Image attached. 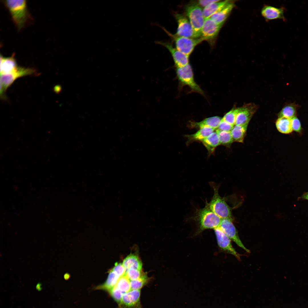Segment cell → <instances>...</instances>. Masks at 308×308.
Returning <instances> with one entry per match:
<instances>
[{
	"instance_id": "obj_1",
	"label": "cell",
	"mask_w": 308,
	"mask_h": 308,
	"mask_svg": "<svg viewBox=\"0 0 308 308\" xmlns=\"http://www.w3.org/2000/svg\"><path fill=\"white\" fill-rule=\"evenodd\" d=\"M16 27L20 31L31 23L32 19L25 0H8L4 1Z\"/></svg>"
},
{
	"instance_id": "obj_2",
	"label": "cell",
	"mask_w": 308,
	"mask_h": 308,
	"mask_svg": "<svg viewBox=\"0 0 308 308\" xmlns=\"http://www.w3.org/2000/svg\"><path fill=\"white\" fill-rule=\"evenodd\" d=\"M194 219L198 224V234L205 230L214 229L218 227L222 220L210 209L206 204L204 208L196 210Z\"/></svg>"
},
{
	"instance_id": "obj_3",
	"label": "cell",
	"mask_w": 308,
	"mask_h": 308,
	"mask_svg": "<svg viewBox=\"0 0 308 308\" xmlns=\"http://www.w3.org/2000/svg\"><path fill=\"white\" fill-rule=\"evenodd\" d=\"M213 189L214 194L209 202L206 201L207 204L210 209L221 219H232L231 209L224 199L219 195L218 186L213 182L210 183Z\"/></svg>"
},
{
	"instance_id": "obj_4",
	"label": "cell",
	"mask_w": 308,
	"mask_h": 308,
	"mask_svg": "<svg viewBox=\"0 0 308 308\" xmlns=\"http://www.w3.org/2000/svg\"><path fill=\"white\" fill-rule=\"evenodd\" d=\"M185 11L197 37H200L201 30L205 20L202 7L193 2L186 6Z\"/></svg>"
},
{
	"instance_id": "obj_5",
	"label": "cell",
	"mask_w": 308,
	"mask_h": 308,
	"mask_svg": "<svg viewBox=\"0 0 308 308\" xmlns=\"http://www.w3.org/2000/svg\"><path fill=\"white\" fill-rule=\"evenodd\" d=\"M162 28L174 42L176 48L189 56L195 47L205 40L202 37L195 38L178 36L170 33L164 27Z\"/></svg>"
},
{
	"instance_id": "obj_6",
	"label": "cell",
	"mask_w": 308,
	"mask_h": 308,
	"mask_svg": "<svg viewBox=\"0 0 308 308\" xmlns=\"http://www.w3.org/2000/svg\"><path fill=\"white\" fill-rule=\"evenodd\" d=\"M36 73V70L34 68L18 66L15 70L11 72L1 74V96H2V98L4 97L5 93L8 88L18 78Z\"/></svg>"
},
{
	"instance_id": "obj_7",
	"label": "cell",
	"mask_w": 308,
	"mask_h": 308,
	"mask_svg": "<svg viewBox=\"0 0 308 308\" xmlns=\"http://www.w3.org/2000/svg\"><path fill=\"white\" fill-rule=\"evenodd\" d=\"M176 73L182 86H187L192 91L204 95L203 91L194 80L192 69L189 63L184 66L176 68Z\"/></svg>"
},
{
	"instance_id": "obj_8",
	"label": "cell",
	"mask_w": 308,
	"mask_h": 308,
	"mask_svg": "<svg viewBox=\"0 0 308 308\" xmlns=\"http://www.w3.org/2000/svg\"><path fill=\"white\" fill-rule=\"evenodd\" d=\"M223 25L216 23L210 18L205 20L201 31V37L210 45L214 44Z\"/></svg>"
},
{
	"instance_id": "obj_9",
	"label": "cell",
	"mask_w": 308,
	"mask_h": 308,
	"mask_svg": "<svg viewBox=\"0 0 308 308\" xmlns=\"http://www.w3.org/2000/svg\"><path fill=\"white\" fill-rule=\"evenodd\" d=\"M174 16L178 27L175 34L177 36L192 38H198L189 20L184 15L175 13Z\"/></svg>"
},
{
	"instance_id": "obj_10",
	"label": "cell",
	"mask_w": 308,
	"mask_h": 308,
	"mask_svg": "<svg viewBox=\"0 0 308 308\" xmlns=\"http://www.w3.org/2000/svg\"><path fill=\"white\" fill-rule=\"evenodd\" d=\"M218 227L231 240L233 241L239 247L246 252H250V251L244 246L240 239L236 229L232 222V219H222Z\"/></svg>"
},
{
	"instance_id": "obj_11",
	"label": "cell",
	"mask_w": 308,
	"mask_h": 308,
	"mask_svg": "<svg viewBox=\"0 0 308 308\" xmlns=\"http://www.w3.org/2000/svg\"><path fill=\"white\" fill-rule=\"evenodd\" d=\"M141 290H132L123 294L118 308H142L141 303Z\"/></svg>"
},
{
	"instance_id": "obj_12",
	"label": "cell",
	"mask_w": 308,
	"mask_h": 308,
	"mask_svg": "<svg viewBox=\"0 0 308 308\" xmlns=\"http://www.w3.org/2000/svg\"><path fill=\"white\" fill-rule=\"evenodd\" d=\"M218 245L222 251L231 254L238 260L240 259V255L232 246L231 240L219 227L214 229Z\"/></svg>"
},
{
	"instance_id": "obj_13",
	"label": "cell",
	"mask_w": 308,
	"mask_h": 308,
	"mask_svg": "<svg viewBox=\"0 0 308 308\" xmlns=\"http://www.w3.org/2000/svg\"><path fill=\"white\" fill-rule=\"evenodd\" d=\"M156 43L164 46L169 51L176 68L182 67L189 64V56L174 47L171 43L163 41H157Z\"/></svg>"
},
{
	"instance_id": "obj_14",
	"label": "cell",
	"mask_w": 308,
	"mask_h": 308,
	"mask_svg": "<svg viewBox=\"0 0 308 308\" xmlns=\"http://www.w3.org/2000/svg\"><path fill=\"white\" fill-rule=\"evenodd\" d=\"M257 108L256 105L252 104L244 105L240 108L236 116L235 125H248Z\"/></svg>"
},
{
	"instance_id": "obj_15",
	"label": "cell",
	"mask_w": 308,
	"mask_h": 308,
	"mask_svg": "<svg viewBox=\"0 0 308 308\" xmlns=\"http://www.w3.org/2000/svg\"><path fill=\"white\" fill-rule=\"evenodd\" d=\"M261 13L262 16L267 21L277 19L285 20L283 8H278L271 6L265 5L262 9Z\"/></svg>"
},
{
	"instance_id": "obj_16",
	"label": "cell",
	"mask_w": 308,
	"mask_h": 308,
	"mask_svg": "<svg viewBox=\"0 0 308 308\" xmlns=\"http://www.w3.org/2000/svg\"><path fill=\"white\" fill-rule=\"evenodd\" d=\"M235 6L234 2L231 1L224 7L212 15L210 18L217 24L223 25Z\"/></svg>"
},
{
	"instance_id": "obj_17",
	"label": "cell",
	"mask_w": 308,
	"mask_h": 308,
	"mask_svg": "<svg viewBox=\"0 0 308 308\" xmlns=\"http://www.w3.org/2000/svg\"><path fill=\"white\" fill-rule=\"evenodd\" d=\"M18 67L14 55L5 57L1 55V74L9 73L15 70Z\"/></svg>"
},
{
	"instance_id": "obj_18",
	"label": "cell",
	"mask_w": 308,
	"mask_h": 308,
	"mask_svg": "<svg viewBox=\"0 0 308 308\" xmlns=\"http://www.w3.org/2000/svg\"><path fill=\"white\" fill-rule=\"evenodd\" d=\"M230 1V0H219L203 8V13L205 20L210 18L212 15L224 7Z\"/></svg>"
},
{
	"instance_id": "obj_19",
	"label": "cell",
	"mask_w": 308,
	"mask_h": 308,
	"mask_svg": "<svg viewBox=\"0 0 308 308\" xmlns=\"http://www.w3.org/2000/svg\"><path fill=\"white\" fill-rule=\"evenodd\" d=\"M108 278L105 282L95 288L96 289L102 290L109 292L115 286L120 278L117 275L112 271L109 270Z\"/></svg>"
},
{
	"instance_id": "obj_20",
	"label": "cell",
	"mask_w": 308,
	"mask_h": 308,
	"mask_svg": "<svg viewBox=\"0 0 308 308\" xmlns=\"http://www.w3.org/2000/svg\"><path fill=\"white\" fill-rule=\"evenodd\" d=\"M123 264L126 270V272L131 269H135L141 270L142 264L138 257L133 254H130L123 260Z\"/></svg>"
},
{
	"instance_id": "obj_21",
	"label": "cell",
	"mask_w": 308,
	"mask_h": 308,
	"mask_svg": "<svg viewBox=\"0 0 308 308\" xmlns=\"http://www.w3.org/2000/svg\"><path fill=\"white\" fill-rule=\"evenodd\" d=\"M221 118L218 116H215L205 118L198 122H193L192 125L195 127L200 128L204 127H208L217 129L221 121Z\"/></svg>"
},
{
	"instance_id": "obj_22",
	"label": "cell",
	"mask_w": 308,
	"mask_h": 308,
	"mask_svg": "<svg viewBox=\"0 0 308 308\" xmlns=\"http://www.w3.org/2000/svg\"><path fill=\"white\" fill-rule=\"evenodd\" d=\"M277 130L280 132L284 134H290L293 131L291 119L285 117H278L275 122Z\"/></svg>"
},
{
	"instance_id": "obj_23",
	"label": "cell",
	"mask_w": 308,
	"mask_h": 308,
	"mask_svg": "<svg viewBox=\"0 0 308 308\" xmlns=\"http://www.w3.org/2000/svg\"><path fill=\"white\" fill-rule=\"evenodd\" d=\"M201 141L210 153L212 152L215 148L220 144L216 131L213 132Z\"/></svg>"
},
{
	"instance_id": "obj_24",
	"label": "cell",
	"mask_w": 308,
	"mask_h": 308,
	"mask_svg": "<svg viewBox=\"0 0 308 308\" xmlns=\"http://www.w3.org/2000/svg\"><path fill=\"white\" fill-rule=\"evenodd\" d=\"M248 125H235L230 132L234 141L242 143Z\"/></svg>"
},
{
	"instance_id": "obj_25",
	"label": "cell",
	"mask_w": 308,
	"mask_h": 308,
	"mask_svg": "<svg viewBox=\"0 0 308 308\" xmlns=\"http://www.w3.org/2000/svg\"><path fill=\"white\" fill-rule=\"evenodd\" d=\"M299 105L294 103H291L285 106L278 113V117H283L291 119L296 116Z\"/></svg>"
},
{
	"instance_id": "obj_26",
	"label": "cell",
	"mask_w": 308,
	"mask_h": 308,
	"mask_svg": "<svg viewBox=\"0 0 308 308\" xmlns=\"http://www.w3.org/2000/svg\"><path fill=\"white\" fill-rule=\"evenodd\" d=\"M214 129L208 127H204L200 128L196 133L187 135L188 139L192 141H201L213 133Z\"/></svg>"
},
{
	"instance_id": "obj_27",
	"label": "cell",
	"mask_w": 308,
	"mask_h": 308,
	"mask_svg": "<svg viewBox=\"0 0 308 308\" xmlns=\"http://www.w3.org/2000/svg\"><path fill=\"white\" fill-rule=\"evenodd\" d=\"M114 287L120 291L122 295L131 290L130 281L125 275L120 277Z\"/></svg>"
},
{
	"instance_id": "obj_28",
	"label": "cell",
	"mask_w": 308,
	"mask_h": 308,
	"mask_svg": "<svg viewBox=\"0 0 308 308\" xmlns=\"http://www.w3.org/2000/svg\"><path fill=\"white\" fill-rule=\"evenodd\" d=\"M220 144L226 146L230 145L234 141L230 131H226L216 129Z\"/></svg>"
},
{
	"instance_id": "obj_29",
	"label": "cell",
	"mask_w": 308,
	"mask_h": 308,
	"mask_svg": "<svg viewBox=\"0 0 308 308\" xmlns=\"http://www.w3.org/2000/svg\"><path fill=\"white\" fill-rule=\"evenodd\" d=\"M149 279L147 274L144 273L142 276L137 279L130 280L131 290H141L148 283Z\"/></svg>"
},
{
	"instance_id": "obj_30",
	"label": "cell",
	"mask_w": 308,
	"mask_h": 308,
	"mask_svg": "<svg viewBox=\"0 0 308 308\" xmlns=\"http://www.w3.org/2000/svg\"><path fill=\"white\" fill-rule=\"evenodd\" d=\"M240 110V108H233L226 113L222 118L229 123L234 125L236 116Z\"/></svg>"
},
{
	"instance_id": "obj_31",
	"label": "cell",
	"mask_w": 308,
	"mask_h": 308,
	"mask_svg": "<svg viewBox=\"0 0 308 308\" xmlns=\"http://www.w3.org/2000/svg\"><path fill=\"white\" fill-rule=\"evenodd\" d=\"M141 270H139L135 269H131L127 271L125 275L130 280L137 279L144 274Z\"/></svg>"
},
{
	"instance_id": "obj_32",
	"label": "cell",
	"mask_w": 308,
	"mask_h": 308,
	"mask_svg": "<svg viewBox=\"0 0 308 308\" xmlns=\"http://www.w3.org/2000/svg\"><path fill=\"white\" fill-rule=\"evenodd\" d=\"M292 127L293 131L298 133L302 134L303 129L299 120L295 116L291 119Z\"/></svg>"
},
{
	"instance_id": "obj_33",
	"label": "cell",
	"mask_w": 308,
	"mask_h": 308,
	"mask_svg": "<svg viewBox=\"0 0 308 308\" xmlns=\"http://www.w3.org/2000/svg\"><path fill=\"white\" fill-rule=\"evenodd\" d=\"M111 270L120 277L125 275L126 273L125 268L121 263H116Z\"/></svg>"
},
{
	"instance_id": "obj_34",
	"label": "cell",
	"mask_w": 308,
	"mask_h": 308,
	"mask_svg": "<svg viewBox=\"0 0 308 308\" xmlns=\"http://www.w3.org/2000/svg\"><path fill=\"white\" fill-rule=\"evenodd\" d=\"M234 126L222 118L217 129L224 131H231Z\"/></svg>"
},
{
	"instance_id": "obj_35",
	"label": "cell",
	"mask_w": 308,
	"mask_h": 308,
	"mask_svg": "<svg viewBox=\"0 0 308 308\" xmlns=\"http://www.w3.org/2000/svg\"><path fill=\"white\" fill-rule=\"evenodd\" d=\"M218 1L219 0H200L197 1L196 3L201 7H204V8L211 4Z\"/></svg>"
},
{
	"instance_id": "obj_36",
	"label": "cell",
	"mask_w": 308,
	"mask_h": 308,
	"mask_svg": "<svg viewBox=\"0 0 308 308\" xmlns=\"http://www.w3.org/2000/svg\"><path fill=\"white\" fill-rule=\"evenodd\" d=\"M298 199L308 200V191L304 193L300 196L299 197Z\"/></svg>"
},
{
	"instance_id": "obj_37",
	"label": "cell",
	"mask_w": 308,
	"mask_h": 308,
	"mask_svg": "<svg viewBox=\"0 0 308 308\" xmlns=\"http://www.w3.org/2000/svg\"><path fill=\"white\" fill-rule=\"evenodd\" d=\"M41 284L40 283H38L37 284V285H36V289L37 290L41 289Z\"/></svg>"
}]
</instances>
